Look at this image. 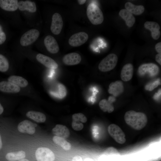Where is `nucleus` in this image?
Segmentation results:
<instances>
[{
  "mask_svg": "<svg viewBox=\"0 0 161 161\" xmlns=\"http://www.w3.org/2000/svg\"><path fill=\"white\" fill-rule=\"evenodd\" d=\"M18 7L22 11L27 10L31 13H34L36 11V7L34 2L27 0L18 2Z\"/></svg>",
  "mask_w": 161,
  "mask_h": 161,
  "instance_id": "nucleus-22",
  "label": "nucleus"
},
{
  "mask_svg": "<svg viewBox=\"0 0 161 161\" xmlns=\"http://www.w3.org/2000/svg\"><path fill=\"white\" fill-rule=\"evenodd\" d=\"M88 39V35L85 32H79L72 35L69 38V44L73 47L80 46L84 44Z\"/></svg>",
  "mask_w": 161,
  "mask_h": 161,
  "instance_id": "nucleus-8",
  "label": "nucleus"
},
{
  "mask_svg": "<svg viewBox=\"0 0 161 161\" xmlns=\"http://www.w3.org/2000/svg\"><path fill=\"white\" fill-rule=\"evenodd\" d=\"M119 15L125 21L126 24L129 27H132L134 24L135 19L133 14L126 9H121Z\"/></svg>",
  "mask_w": 161,
  "mask_h": 161,
  "instance_id": "nucleus-21",
  "label": "nucleus"
},
{
  "mask_svg": "<svg viewBox=\"0 0 161 161\" xmlns=\"http://www.w3.org/2000/svg\"><path fill=\"white\" fill-rule=\"evenodd\" d=\"M26 157V153L23 150L17 152H11L6 155V158L8 161H17L24 159Z\"/></svg>",
  "mask_w": 161,
  "mask_h": 161,
  "instance_id": "nucleus-25",
  "label": "nucleus"
},
{
  "mask_svg": "<svg viewBox=\"0 0 161 161\" xmlns=\"http://www.w3.org/2000/svg\"><path fill=\"white\" fill-rule=\"evenodd\" d=\"M124 90V86L123 82L120 80H116L111 83L109 86V93L114 97L119 96Z\"/></svg>",
  "mask_w": 161,
  "mask_h": 161,
  "instance_id": "nucleus-12",
  "label": "nucleus"
},
{
  "mask_svg": "<svg viewBox=\"0 0 161 161\" xmlns=\"http://www.w3.org/2000/svg\"><path fill=\"white\" fill-rule=\"evenodd\" d=\"M2 143L1 136L0 134V150L2 148Z\"/></svg>",
  "mask_w": 161,
  "mask_h": 161,
  "instance_id": "nucleus-40",
  "label": "nucleus"
},
{
  "mask_svg": "<svg viewBox=\"0 0 161 161\" xmlns=\"http://www.w3.org/2000/svg\"><path fill=\"white\" fill-rule=\"evenodd\" d=\"M39 35V31L36 29H32L29 30L21 36L20 40L21 44L23 46L31 44L37 40Z\"/></svg>",
  "mask_w": 161,
  "mask_h": 161,
  "instance_id": "nucleus-6",
  "label": "nucleus"
},
{
  "mask_svg": "<svg viewBox=\"0 0 161 161\" xmlns=\"http://www.w3.org/2000/svg\"><path fill=\"white\" fill-rule=\"evenodd\" d=\"M72 120L79 121L82 123H85L87 121L86 117L82 113H78L73 114L72 116Z\"/></svg>",
  "mask_w": 161,
  "mask_h": 161,
  "instance_id": "nucleus-29",
  "label": "nucleus"
},
{
  "mask_svg": "<svg viewBox=\"0 0 161 161\" xmlns=\"http://www.w3.org/2000/svg\"><path fill=\"white\" fill-rule=\"evenodd\" d=\"M113 97L110 96L108 100L103 99L100 101L99 103V107L103 112L110 113L113 111L114 108L112 103L114 101L115 99Z\"/></svg>",
  "mask_w": 161,
  "mask_h": 161,
  "instance_id": "nucleus-18",
  "label": "nucleus"
},
{
  "mask_svg": "<svg viewBox=\"0 0 161 161\" xmlns=\"http://www.w3.org/2000/svg\"><path fill=\"white\" fill-rule=\"evenodd\" d=\"M155 49L158 53L161 52V42H159L157 43L155 46Z\"/></svg>",
  "mask_w": 161,
  "mask_h": 161,
  "instance_id": "nucleus-35",
  "label": "nucleus"
},
{
  "mask_svg": "<svg viewBox=\"0 0 161 161\" xmlns=\"http://www.w3.org/2000/svg\"><path fill=\"white\" fill-rule=\"evenodd\" d=\"M44 43L47 49L50 53L55 54L59 51L58 45L53 36L50 35L46 36L44 38Z\"/></svg>",
  "mask_w": 161,
  "mask_h": 161,
  "instance_id": "nucleus-11",
  "label": "nucleus"
},
{
  "mask_svg": "<svg viewBox=\"0 0 161 161\" xmlns=\"http://www.w3.org/2000/svg\"><path fill=\"white\" fill-rule=\"evenodd\" d=\"M160 84V80L157 79L149 83L145 86L147 90L151 91Z\"/></svg>",
  "mask_w": 161,
  "mask_h": 161,
  "instance_id": "nucleus-30",
  "label": "nucleus"
},
{
  "mask_svg": "<svg viewBox=\"0 0 161 161\" xmlns=\"http://www.w3.org/2000/svg\"><path fill=\"white\" fill-rule=\"evenodd\" d=\"M4 111V108L0 103V115Z\"/></svg>",
  "mask_w": 161,
  "mask_h": 161,
  "instance_id": "nucleus-39",
  "label": "nucleus"
},
{
  "mask_svg": "<svg viewBox=\"0 0 161 161\" xmlns=\"http://www.w3.org/2000/svg\"><path fill=\"white\" fill-rule=\"evenodd\" d=\"M124 118L127 125L136 130H140L143 129L148 122V118L145 114L133 110L126 112Z\"/></svg>",
  "mask_w": 161,
  "mask_h": 161,
  "instance_id": "nucleus-1",
  "label": "nucleus"
},
{
  "mask_svg": "<svg viewBox=\"0 0 161 161\" xmlns=\"http://www.w3.org/2000/svg\"><path fill=\"white\" fill-rule=\"evenodd\" d=\"M35 156L37 161H54L55 159L53 152L47 147L38 148L36 151Z\"/></svg>",
  "mask_w": 161,
  "mask_h": 161,
  "instance_id": "nucleus-7",
  "label": "nucleus"
},
{
  "mask_svg": "<svg viewBox=\"0 0 161 161\" xmlns=\"http://www.w3.org/2000/svg\"><path fill=\"white\" fill-rule=\"evenodd\" d=\"M6 39L5 33L2 31V27L0 25V45L3 44Z\"/></svg>",
  "mask_w": 161,
  "mask_h": 161,
  "instance_id": "nucleus-34",
  "label": "nucleus"
},
{
  "mask_svg": "<svg viewBox=\"0 0 161 161\" xmlns=\"http://www.w3.org/2000/svg\"><path fill=\"white\" fill-rule=\"evenodd\" d=\"M125 7L127 10L135 15H140L144 12L145 10L144 7L142 5H136L130 2H126Z\"/></svg>",
  "mask_w": 161,
  "mask_h": 161,
  "instance_id": "nucleus-23",
  "label": "nucleus"
},
{
  "mask_svg": "<svg viewBox=\"0 0 161 161\" xmlns=\"http://www.w3.org/2000/svg\"><path fill=\"white\" fill-rule=\"evenodd\" d=\"M52 140L55 143L60 146L65 150H69L71 148V144L65 138L55 136L53 137Z\"/></svg>",
  "mask_w": 161,
  "mask_h": 161,
  "instance_id": "nucleus-27",
  "label": "nucleus"
},
{
  "mask_svg": "<svg viewBox=\"0 0 161 161\" xmlns=\"http://www.w3.org/2000/svg\"><path fill=\"white\" fill-rule=\"evenodd\" d=\"M134 72L133 65L131 63H128L123 67L120 73V77L123 81H128L132 78Z\"/></svg>",
  "mask_w": 161,
  "mask_h": 161,
  "instance_id": "nucleus-17",
  "label": "nucleus"
},
{
  "mask_svg": "<svg viewBox=\"0 0 161 161\" xmlns=\"http://www.w3.org/2000/svg\"><path fill=\"white\" fill-rule=\"evenodd\" d=\"M86 14L89 20L93 25L100 24L103 21L104 17L102 11L95 4L90 3L88 5Z\"/></svg>",
  "mask_w": 161,
  "mask_h": 161,
  "instance_id": "nucleus-2",
  "label": "nucleus"
},
{
  "mask_svg": "<svg viewBox=\"0 0 161 161\" xmlns=\"http://www.w3.org/2000/svg\"><path fill=\"white\" fill-rule=\"evenodd\" d=\"M26 115L28 117L38 123H44L46 119L45 115L40 112L30 111L27 113Z\"/></svg>",
  "mask_w": 161,
  "mask_h": 161,
  "instance_id": "nucleus-24",
  "label": "nucleus"
},
{
  "mask_svg": "<svg viewBox=\"0 0 161 161\" xmlns=\"http://www.w3.org/2000/svg\"><path fill=\"white\" fill-rule=\"evenodd\" d=\"M18 161H29V160L27 159H21Z\"/></svg>",
  "mask_w": 161,
  "mask_h": 161,
  "instance_id": "nucleus-41",
  "label": "nucleus"
},
{
  "mask_svg": "<svg viewBox=\"0 0 161 161\" xmlns=\"http://www.w3.org/2000/svg\"><path fill=\"white\" fill-rule=\"evenodd\" d=\"M84 161H93L91 159L87 158L85 159Z\"/></svg>",
  "mask_w": 161,
  "mask_h": 161,
  "instance_id": "nucleus-42",
  "label": "nucleus"
},
{
  "mask_svg": "<svg viewBox=\"0 0 161 161\" xmlns=\"http://www.w3.org/2000/svg\"><path fill=\"white\" fill-rule=\"evenodd\" d=\"M63 22L61 16L58 13H55L52 17V21L50 27L52 32L54 34H59L62 29Z\"/></svg>",
  "mask_w": 161,
  "mask_h": 161,
  "instance_id": "nucleus-9",
  "label": "nucleus"
},
{
  "mask_svg": "<svg viewBox=\"0 0 161 161\" xmlns=\"http://www.w3.org/2000/svg\"><path fill=\"white\" fill-rule=\"evenodd\" d=\"M58 96L60 98H63L66 95L67 91L65 86L61 83L58 85Z\"/></svg>",
  "mask_w": 161,
  "mask_h": 161,
  "instance_id": "nucleus-31",
  "label": "nucleus"
},
{
  "mask_svg": "<svg viewBox=\"0 0 161 161\" xmlns=\"http://www.w3.org/2000/svg\"><path fill=\"white\" fill-rule=\"evenodd\" d=\"M79 4L82 5L84 4L86 1L85 0H78L77 1Z\"/></svg>",
  "mask_w": 161,
  "mask_h": 161,
  "instance_id": "nucleus-38",
  "label": "nucleus"
},
{
  "mask_svg": "<svg viewBox=\"0 0 161 161\" xmlns=\"http://www.w3.org/2000/svg\"><path fill=\"white\" fill-rule=\"evenodd\" d=\"M36 58L38 61L48 68L56 69L58 67V64L54 60L42 54H38Z\"/></svg>",
  "mask_w": 161,
  "mask_h": 161,
  "instance_id": "nucleus-13",
  "label": "nucleus"
},
{
  "mask_svg": "<svg viewBox=\"0 0 161 161\" xmlns=\"http://www.w3.org/2000/svg\"><path fill=\"white\" fill-rule=\"evenodd\" d=\"M8 80V81L17 85L19 87H25L28 84L27 80L21 76L12 75L9 77Z\"/></svg>",
  "mask_w": 161,
  "mask_h": 161,
  "instance_id": "nucleus-26",
  "label": "nucleus"
},
{
  "mask_svg": "<svg viewBox=\"0 0 161 161\" xmlns=\"http://www.w3.org/2000/svg\"><path fill=\"white\" fill-rule=\"evenodd\" d=\"M37 125L28 120H24L19 123L18 126V131L22 133L29 134H34L35 131V127Z\"/></svg>",
  "mask_w": 161,
  "mask_h": 161,
  "instance_id": "nucleus-10",
  "label": "nucleus"
},
{
  "mask_svg": "<svg viewBox=\"0 0 161 161\" xmlns=\"http://www.w3.org/2000/svg\"><path fill=\"white\" fill-rule=\"evenodd\" d=\"M64 63L67 65H73L79 64L81 60V56L76 52H72L65 55L63 58Z\"/></svg>",
  "mask_w": 161,
  "mask_h": 161,
  "instance_id": "nucleus-15",
  "label": "nucleus"
},
{
  "mask_svg": "<svg viewBox=\"0 0 161 161\" xmlns=\"http://www.w3.org/2000/svg\"><path fill=\"white\" fill-rule=\"evenodd\" d=\"M72 126L73 129L76 131H80L83 127V125L82 123L79 121L74 120L72 121Z\"/></svg>",
  "mask_w": 161,
  "mask_h": 161,
  "instance_id": "nucleus-32",
  "label": "nucleus"
},
{
  "mask_svg": "<svg viewBox=\"0 0 161 161\" xmlns=\"http://www.w3.org/2000/svg\"><path fill=\"white\" fill-rule=\"evenodd\" d=\"M0 91L9 93H17L20 88L17 85L9 81H3L0 82Z\"/></svg>",
  "mask_w": 161,
  "mask_h": 161,
  "instance_id": "nucleus-16",
  "label": "nucleus"
},
{
  "mask_svg": "<svg viewBox=\"0 0 161 161\" xmlns=\"http://www.w3.org/2000/svg\"><path fill=\"white\" fill-rule=\"evenodd\" d=\"M160 72L159 67L153 63L143 64L140 65L137 70V73L140 77L153 78L156 76Z\"/></svg>",
  "mask_w": 161,
  "mask_h": 161,
  "instance_id": "nucleus-3",
  "label": "nucleus"
},
{
  "mask_svg": "<svg viewBox=\"0 0 161 161\" xmlns=\"http://www.w3.org/2000/svg\"><path fill=\"white\" fill-rule=\"evenodd\" d=\"M105 153L107 155H117L119 154L117 150L112 147L107 148L105 151Z\"/></svg>",
  "mask_w": 161,
  "mask_h": 161,
  "instance_id": "nucleus-33",
  "label": "nucleus"
},
{
  "mask_svg": "<svg viewBox=\"0 0 161 161\" xmlns=\"http://www.w3.org/2000/svg\"><path fill=\"white\" fill-rule=\"evenodd\" d=\"M155 60L160 65H161V53H158L155 56Z\"/></svg>",
  "mask_w": 161,
  "mask_h": 161,
  "instance_id": "nucleus-36",
  "label": "nucleus"
},
{
  "mask_svg": "<svg viewBox=\"0 0 161 161\" xmlns=\"http://www.w3.org/2000/svg\"><path fill=\"white\" fill-rule=\"evenodd\" d=\"M17 0H0V7L3 10L8 11H14L18 8Z\"/></svg>",
  "mask_w": 161,
  "mask_h": 161,
  "instance_id": "nucleus-19",
  "label": "nucleus"
},
{
  "mask_svg": "<svg viewBox=\"0 0 161 161\" xmlns=\"http://www.w3.org/2000/svg\"><path fill=\"white\" fill-rule=\"evenodd\" d=\"M9 68V63L7 59L4 56L0 54V71L5 72Z\"/></svg>",
  "mask_w": 161,
  "mask_h": 161,
  "instance_id": "nucleus-28",
  "label": "nucleus"
},
{
  "mask_svg": "<svg viewBox=\"0 0 161 161\" xmlns=\"http://www.w3.org/2000/svg\"><path fill=\"white\" fill-rule=\"evenodd\" d=\"M145 28L150 30L151 32L152 38L154 40L158 39L160 35V27L157 23L151 21H147L144 24Z\"/></svg>",
  "mask_w": 161,
  "mask_h": 161,
  "instance_id": "nucleus-14",
  "label": "nucleus"
},
{
  "mask_svg": "<svg viewBox=\"0 0 161 161\" xmlns=\"http://www.w3.org/2000/svg\"><path fill=\"white\" fill-rule=\"evenodd\" d=\"M53 133L56 136L66 138L70 135V132L67 127L64 125L57 124L52 129Z\"/></svg>",
  "mask_w": 161,
  "mask_h": 161,
  "instance_id": "nucleus-20",
  "label": "nucleus"
},
{
  "mask_svg": "<svg viewBox=\"0 0 161 161\" xmlns=\"http://www.w3.org/2000/svg\"><path fill=\"white\" fill-rule=\"evenodd\" d=\"M108 131L111 136L117 143L123 144L126 141L124 133L118 126L114 124L109 125Z\"/></svg>",
  "mask_w": 161,
  "mask_h": 161,
  "instance_id": "nucleus-5",
  "label": "nucleus"
},
{
  "mask_svg": "<svg viewBox=\"0 0 161 161\" xmlns=\"http://www.w3.org/2000/svg\"><path fill=\"white\" fill-rule=\"evenodd\" d=\"M72 161H83L81 157L79 156L74 157L72 159Z\"/></svg>",
  "mask_w": 161,
  "mask_h": 161,
  "instance_id": "nucleus-37",
  "label": "nucleus"
},
{
  "mask_svg": "<svg viewBox=\"0 0 161 161\" xmlns=\"http://www.w3.org/2000/svg\"><path fill=\"white\" fill-rule=\"evenodd\" d=\"M118 58L114 53L108 55L100 63L98 68L102 72H108L114 69L117 64Z\"/></svg>",
  "mask_w": 161,
  "mask_h": 161,
  "instance_id": "nucleus-4",
  "label": "nucleus"
}]
</instances>
